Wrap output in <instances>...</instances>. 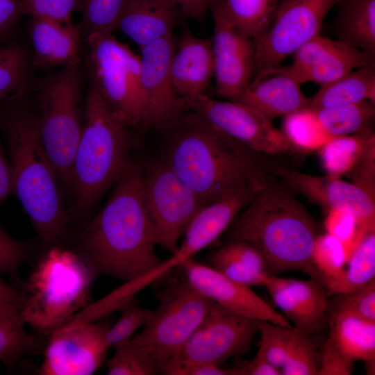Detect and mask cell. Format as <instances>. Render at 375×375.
I'll list each match as a JSON object with an SVG mask.
<instances>
[{
  "mask_svg": "<svg viewBox=\"0 0 375 375\" xmlns=\"http://www.w3.org/2000/svg\"><path fill=\"white\" fill-rule=\"evenodd\" d=\"M154 231L144 202V172L134 163L84 229L80 256L96 275L126 282L156 268Z\"/></svg>",
  "mask_w": 375,
  "mask_h": 375,
  "instance_id": "obj_1",
  "label": "cell"
},
{
  "mask_svg": "<svg viewBox=\"0 0 375 375\" xmlns=\"http://www.w3.org/2000/svg\"><path fill=\"white\" fill-rule=\"evenodd\" d=\"M161 158L203 206L248 186L267 183L253 151L200 117H183Z\"/></svg>",
  "mask_w": 375,
  "mask_h": 375,
  "instance_id": "obj_2",
  "label": "cell"
},
{
  "mask_svg": "<svg viewBox=\"0 0 375 375\" xmlns=\"http://www.w3.org/2000/svg\"><path fill=\"white\" fill-rule=\"evenodd\" d=\"M26 92L0 101V132L8 149L12 193L40 240L53 244L65 233L67 216L58 176L41 144L35 112L26 101Z\"/></svg>",
  "mask_w": 375,
  "mask_h": 375,
  "instance_id": "obj_3",
  "label": "cell"
},
{
  "mask_svg": "<svg viewBox=\"0 0 375 375\" xmlns=\"http://www.w3.org/2000/svg\"><path fill=\"white\" fill-rule=\"evenodd\" d=\"M228 241L253 246L263 256L270 275L300 271L325 288L312 260L318 235L310 215L293 194L268 183L239 212L226 231Z\"/></svg>",
  "mask_w": 375,
  "mask_h": 375,
  "instance_id": "obj_4",
  "label": "cell"
},
{
  "mask_svg": "<svg viewBox=\"0 0 375 375\" xmlns=\"http://www.w3.org/2000/svg\"><path fill=\"white\" fill-rule=\"evenodd\" d=\"M129 129L89 82L70 183L79 216L86 215L132 165Z\"/></svg>",
  "mask_w": 375,
  "mask_h": 375,
  "instance_id": "obj_5",
  "label": "cell"
},
{
  "mask_svg": "<svg viewBox=\"0 0 375 375\" xmlns=\"http://www.w3.org/2000/svg\"><path fill=\"white\" fill-rule=\"evenodd\" d=\"M97 276L78 255L53 247L39 260L25 284L20 316L39 334H51L88 304Z\"/></svg>",
  "mask_w": 375,
  "mask_h": 375,
  "instance_id": "obj_6",
  "label": "cell"
},
{
  "mask_svg": "<svg viewBox=\"0 0 375 375\" xmlns=\"http://www.w3.org/2000/svg\"><path fill=\"white\" fill-rule=\"evenodd\" d=\"M37 126L41 144L63 184H70L83 128L82 63L44 77L38 90Z\"/></svg>",
  "mask_w": 375,
  "mask_h": 375,
  "instance_id": "obj_7",
  "label": "cell"
},
{
  "mask_svg": "<svg viewBox=\"0 0 375 375\" xmlns=\"http://www.w3.org/2000/svg\"><path fill=\"white\" fill-rule=\"evenodd\" d=\"M85 41L89 82L128 128H147V105L140 56L112 34Z\"/></svg>",
  "mask_w": 375,
  "mask_h": 375,
  "instance_id": "obj_8",
  "label": "cell"
},
{
  "mask_svg": "<svg viewBox=\"0 0 375 375\" xmlns=\"http://www.w3.org/2000/svg\"><path fill=\"white\" fill-rule=\"evenodd\" d=\"M158 306L132 341L155 362L159 373L179 354L203 321L214 301L185 278L169 281L158 294Z\"/></svg>",
  "mask_w": 375,
  "mask_h": 375,
  "instance_id": "obj_9",
  "label": "cell"
},
{
  "mask_svg": "<svg viewBox=\"0 0 375 375\" xmlns=\"http://www.w3.org/2000/svg\"><path fill=\"white\" fill-rule=\"evenodd\" d=\"M340 0H279L267 27L252 39L255 71L281 65L303 44L320 35L323 21Z\"/></svg>",
  "mask_w": 375,
  "mask_h": 375,
  "instance_id": "obj_10",
  "label": "cell"
},
{
  "mask_svg": "<svg viewBox=\"0 0 375 375\" xmlns=\"http://www.w3.org/2000/svg\"><path fill=\"white\" fill-rule=\"evenodd\" d=\"M144 197L156 245L174 253L181 234L204 206L162 158L144 172Z\"/></svg>",
  "mask_w": 375,
  "mask_h": 375,
  "instance_id": "obj_11",
  "label": "cell"
},
{
  "mask_svg": "<svg viewBox=\"0 0 375 375\" xmlns=\"http://www.w3.org/2000/svg\"><path fill=\"white\" fill-rule=\"evenodd\" d=\"M188 106L193 113L253 153L293 156L297 152L272 119L247 105L213 99L203 94Z\"/></svg>",
  "mask_w": 375,
  "mask_h": 375,
  "instance_id": "obj_12",
  "label": "cell"
},
{
  "mask_svg": "<svg viewBox=\"0 0 375 375\" xmlns=\"http://www.w3.org/2000/svg\"><path fill=\"white\" fill-rule=\"evenodd\" d=\"M258 333L256 319L214 302L203 321L169 365L206 363L220 366L228 358L251 351L253 338Z\"/></svg>",
  "mask_w": 375,
  "mask_h": 375,
  "instance_id": "obj_13",
  "label": "cell"
},
{
  "mask_svg": "<svg viewBox=\"0 0 375 375\" xmlns=\"http://www.w3.org/2000/svg\"><path fill=\"white\" fill-rule=\"evenodd\" d=\"M210 9L213 22L215 92L227 100L235 101L255 71L253 40L237 28L224 0H212Z\"/></svg>",
  "mask_w": 375,
  "mask_h": 375,
  "instance_id": "obj_14",
  "label": "cell"
},
{
  "mask_svg": "<svg viewBox=\"0 0 375 375\" xmlns=\"http://www.w3.org/2000/svg\"><path fill=\"white\" fill-rule=\"evenodd\" d=\"M176 45L173 33L140 48L141 83L147 105V128H170L190 109L176 92L170 64Z\"/></svg>",
  "mask_w": 375,
  "mask_h": 375,
  "instance_id": "obj_15",
  "label": "cell"
},
{
  "mask_svg": "<svg viewBox=\"0 0 375 375\" xmlns=\"http://www.w3.org/2000/svg\"><path fill=\"white\" fill-rule=\"evenodd\" d=\"M108 322H90L60 332H52L38 369L41 375H90L103 364L110 346L106 334Z\"/></svg>",
  "mask_w": 375,
  "mask_h": 375,
  "instance_id": "obj_16",
  "label": "cell"
},
{
  "mask_svg": "<svg viewBox=\"0 0 375 375\" xmlns=\"http://www.w3.org/2000/svg\"><path fill=\"white\" fill-rule=\"evenodd\" d=\"M275 172L293 190L327 209L353 215L366 231L375 230V203L372 197L354 183L338 177L314 176L290 168L277 167Z\"/></svg>",
  "mask_w": 375,
  "mask_h": 375,
  "instance_id": "obj_17",
  "label": "cell"
},
{
  "mask_svg": "<svg viewBox=\"0 0 375 375\" xmlns=\"http://www.w3.org/2000/svg\"><path fill=\"white\" fill-rule=\"evenodd\" d=\"M180 267L188 281L201 294L219 306L253 319L292 326L286 318L274 310L249 286L237 283L212 267L201 264L192 258Z\"/></svg>",
  "mask_w": 375,
  "mask_h": 375,
  "instance_id": "obj_18",
  "label": "cell"
},
{
  "mask_svg": "<svg viewBox=\"0 0 375 375\" xmlns=\"http://www.w3.org/2000/svg\"><path fill=\"white\" fill-rule=\"evenodd\" d=\"M293 55V62L288 68L298 82L301 85L313 82L320 86L374 60V55L320 35L303 44Z\"/></svg>",
  "mask_w": 375,
  "mask_h": 375,
  "instance_id": "obj_19",
  "label": "cell"
},
{
  "mask_svg": "<svg viewBox=\"0 0 375 375\" xmlns=\"http://www.w3.org/2000/svg\"><path fill=\"white\" fill-rule=\"evenodd\" d=\"M274 303L299 330L320 333L328 326L327 293L319 282L269 275L264 285Z\"/></svg>",
  "mask_w": 375,
  "mask_h": 375,
  "instance_id": "obj_20",
  "label": "cell"
},
{
  "mask_svg": "<svg viewBox=\"0 0 375 375\" xmlns=\"http://www.w3.org/2000/svg\"><path fill=\"white\" fill-rule=\"evenodd\" d=\"M256 74V78L233 101L247 105L272 120L308 108V99L288 66L265 69Z\"/></svg>",
  "mask_w": 375,
  "mask_h": 375,
  "instance_id": "obj_21",
  "label": "cell"
},
{
  "mask_svg": "<svg viewBox=\"0 0 375 375\" xmlns=\"http://www.w3.org/2000/svg\"><path fill=\"white\" fill-rule=\"evenodd\" d=\"M170 73L176 92L188 104L205 94L215 73L212 39L199 38L185 26L172 58Z\"/></svg>",
  "mask_w": 375,
  "mask_h": 375,
  "instance_id": "obj_22",
  "label": "cell"
},
{
  "mask_svg": "<svg viewBox=\"0 0 375 375\" xmlns=\"http://www.w3.org/2000/svg\"><path fill=\"white\" fill-rule=\"evenodd\" d=\"M262 187H245L203 206L187 226L178 252L190 258L211 244Z\"/></svg>",
  "mask_w": 375,
  "mask_h": 375,
  "instance_id": "obj_23",
  "label": "cell"
},
{
  "mask_svg": "<svg viewBox=\"0 0 375 375\" xmlns=\"http://www.w3.org/2000/svg\"><path fill=\"white\" fill-rule=\"evenodd\" d=\"M33 67L44 69L81 63V35L72 22L32 19L29 26Z\"/></svg>",
  "mask_w": 375,
  "mask_h": 375,
  "instance_id": "obj_24",
  "label": "cell"
},
{
  "mask_svg": "<svg viewBox=\"0 0 375 375\" xmlns=\"http://www.w3.org/2000/svg\"><path fill=\"white\" fill-rule=\"evenodd\" d=\"M183 18L180 10L165 0H128L116 30L141 48L172 33Z\"/></svg>",
  "mask_w": 375,
  "mask_h": 375,
  "instance_id": "obj_25",
  "label": "cell"
},
{
  "mask_svg": "<svg viewBox=\"0 0 375 375\" xmlns=\"http://www.w3.org/2000/svg\"><path fill=\"white\" fill-rule=\"evenodd\" d=\"M328 327L325 342L349 362L362 361L367 374H374L375 321L342 316L331 322Z\"/></svg>",
  "mask_w": 375,
  "mask_h": 375,
  "instance_id": "obj_26",
  "label": "cell"
},
{
  "mask_svg": "<svg viewBox=\"0 0 375 375\" xmlns=\"http://www.w3.org/2000/svg\"><path fill=\"white\" fill-rule=\"evenodd\" d=\"M212 267L240 284L264 285L269 274L262 254L251 244L231 240L213 253Z\"/></svg>",
  "mask_w": 375,
  "mask_h": 375,
  "instance_id": "obj_27",
  "label": "cell"
},
{
  "mask_svg": "<svg viewBox=\"0 0 375 375\" xmlns=\"http://www.w3.org/2000/svg\"><path fill=\"white\" fill-rule=\"evenodd\" d=\"M364 101L375 103L374 60L331 83L320 86L308 99V108L318 110Z\"/></svg>",
  "mask_w": 375,
  "mask_h": 375,
  "instance_id": "obj_28",
  "label": "cell"
},
{
  "mask_svg": "<svg viewBox=\"0 0 375 375\" xmlns=\"http://www.w3.org/2000/svg\"><path fill=\"white\" fill-rule=\"evenodd\" d=\"M334 22L338 40L375 55V0H340Z\"/></svg>",
  "mask_w": 375,
  "mask_h": 375,
  "instance_id": "obj_29",
  "label": "cell"
},
{
  "mask_svg": "<svg viewBox=\"0 0 375 375\" xmlns=\"http://www.w3.org/2000/svg\"><path fill=\"white\" fill-rule=\"evenodd\" d=\"M375 141L371 128L333 138L318 151L328 175L338 177L351 172L359 162L368 145Z\"/></svg>",
  "mask_w": 375,
  "mask_h": 375,
  "instance_id": "obj_30",
  "label": "cell"
},
{
  "mask_svg": "<svg viewBox=\"0 0 375 375\" xmlns=\"http://www.w3.org/2000/svg\"><path fill=\"white\" fill-rule=\"evenodd\" d=\"M24 325L19 308L0 306V361L8 368L40 349V339L26 332Z\"/></svg>",
  "mask_w": 375,
  "mask_h": 375,
  "instance_id": "obj_31",
  "label": "cell"
},
{
  "mask_svg": "<svg viewBox=\"0 0 375 375\" xmlns=\"http://www.w3.org/2000/svg\"><path fill=\"white\" fill-rule=\"evenodd\" d=\"M342 275L326 283L329 295L353 291L374 278L375 231L368 232L351 254Z\"/></svg>",
  "mask_w": 375,
  "mask_h": 375,
  "instance_id": "obj_32",
  "label": "cell"
},
{
  "mask_svg": "<svg viewBox=\"0 0 375 375\" xmlns=\"http://www.w3.org/2000/svg\"><path fill=\"white\" fill-rule=\"evenodd\" d=\"M256 324L260 333L258 350L280 370L310 335L294 326H283L258 319Z\"/></svg>",
  "mask_w": 375,
  "mask_h": 375,
  "instance_id": "obj_33",
  "label": "cell"
},
{
  "mask_svg": "<svg viewBox=\"0 0 375 375\" xmlns=\"http://www.w3.org/2000/svg\"><path fill=\"white\" fill-rule=\"evenodd\" d=\"M374 103L364 101L314 110L325 130L332 136L338 137L371 128Z\"/></svg>",
  "mask_w": 375,
  "mask_h": 375,
  "instance_id": "obj_34",
  "label": "cell"
},
{
  "mask_svg": "<svg viewBox=\"0 0 375 375\" xmlns=\"http://www.w3.org/2000/svg\"><path fill=\"white\" fill-rule=\"evenodd\" d=\"M282 131L296 150L301 152L319 150L335 138L325 130L315 111L309 108L285 116Z\"/></svg>",
  "mask_w": 375,
  "mask_h": 375,
  "instance_id": "obj_35",
  "label": "cell"
},
{
  "mask_svg": "<svg viewBox=\"0 0 375 375\" xmlns=\"http://www.w3.org/2000/svg\"><path fill=\"white\" fill-rule=\"evenodd\" d=\"M128 0H83L82 19L78 26L85 40L92 37L112 35Z\"/></svg>",
  "mask_w": 375,
  "mask_h": 375,
  "instance_id": "obj_36",
  "label": "cell"
},
{
  "mask_svg": "<svg viewBox=\"0 0 375 375\" xmlns=\"http://www.w3.org/2000/svg\"><path fill=\"white\" fill-rule=\"evenodd\" d=\"M31 67V59L20 45H0V101L28 90Z\"/></svg>",
  "mask_w": 375,
  "mask_h": 375,
  "instance_id": "obj_37",
  "label": "cell"
},
{
  "mask_svg": "<svg viewBox=\"0 0 375 375\" xmlns=\"http://www.w3.org/2000/svg\"><path fill=\"white\" fill-rule=\"evenodd\" d=\"M279 0H224L226 9L237 28L251 39L269 25Z\"/></svg>",
  "mask_w": 375,
  "mask_h": 375,
  "instance_id": "obj_38",
  "label": "cell"
},
{
  "mask_svg": "<svg viewBox=\"0 0 375 375\" xmlns=\"http://www.w3.org/2000/svg\"><path fill=\"white\" fill-rule=\"evenodd\" d=\"M328 324L342 316H353L375 321V278L362 287L328 299Z\"/></svg>",
  "mask_w": 375,
  "mask_h": 375,
  "instance_id": "obj_39",
  "label": "cell"
},
{
  "mask_svg": "<svg viewBox=\"0 0 375 375\" xmlns=\"http://www.w3.org/2000/svg\"><path fill=\"white\" fill-rule=\"evenodd\" d=\"M115 347L107 362L109 375H153L159 369L153 360L130 338Z\"/></svg>",
  "mask_w": 375,
  "mask_h": 375,
  "instance_id": "obj_40",
  "label": "cell"
},
{
  "mask_svg": "<svg viewBox=\"0 0 375 375\" xmlns=\"http://www.w3.org/2000/svg\"><path fill=\"white\" fill-rule=\"evenodd\" d=\"M312 260L326 283L338 279L344 269L347 256L342 243L328 233L317 235L315 239Z\"/></svg>",
  "mask_w": 375,
  "mask_h": 375,
  "instance_id": "obj_41",
  "label": "cell"
},
{
  "mask_svg": "<svg viewBox=\"0 0 375 375\" xmlns=\"http://www.w3.org/2000/svg\"><path fill=\"white\" fill-rule=\"evenodd\" d=\"M118 310L121 312L120 317L109 327L106 334V340L110 347L130 339L136 330L150 321L153 315L152 310L140 306L135 299L124 304Z\"/></svg>",
  "mask_w": 375,
  "mask_h": 375,
  "instance_id": "obj_42",
  "label": "cell"
},
{
  "mask_svg": "<svg viewBox=\"0 0 375 375\" xmlns=\"http://www.w3.org/2000/svg\"><path fill=\"white\" fill-rule=\"evenodd\" d=\"M324 227L327 233L342 243L347 252V260L363 237L372 231L362 228L353 215L336 209L328 210Z\"/></svg>",
  "mask_w": 375,
  "mask_h": 375,
  "instance_id": "obj_43",
  "label": "cell"
},
{
  "mask_svg": "<svg viewBox=\"0 0 375 375\" xmlns=\"http://www.w3.org/2000/svg\"><path fill=\"white\" fill-rule=\"evenodd\" d=\"M83 0H18L22 15L32 19L72 23V13L80 9Z\"/></svg>",
  "mask_w": 375,
  "mask_h": 375,
  "instance_id": "obj_44",
  "label": "cell"
},
{
  "mask_svg": "<svg viewBox=\"0 0 375 375\" xmlns=\"http://www.w3.org/2000/svg\"><path fill=\"white\" fill-rule=\"evenodd\" d=\"M317 335H311L306 340L281 368L282 375H317L320 365V342Z\"/></svg>",
  "mask_w": 375,
  "mask_h": 375,
  "instance_id": "obj_45",
  "label": "cell"
},
{
  "mask_svg": "<svg viewBox=\"0 0 375 375\" xmlns=\"http://www.w3.org/2000/svg\"><path fill=\"white\" fill-rule=\"evenodd\" d=\"M28 255V248L0 228V274L14 275Z\"/></svg>",
  "mask_w": 375,
  "mask_h": 375,
  "instance_id": "obj_46",
  "label": "cell"
},
{
  "mask_svg": "<svg viewBox=\"0 0 375 375\" xmlns=\"http://www.w3.org/2000/svg\"><path fill=\"white\" fill-rule=\"evenodd\" d=\"M375 141L371 142L362 158L348 174L354 184L374 197V151Z\"/></svg>",
  "mask_w": 375,
  "mask_h": 375,
  "instance_id": "obj_47",
  "label": "cell"
},
{
  "mask_svg": "<svg viewBox=\"0 0 375 375\" xmlns=\"http://www.w3.org/2000/svg\"><path fill=\"white\" fill-rule=\"evenodd\" d=\"M320 365L317 375H349L353 364L340 356L325 341L319 349Z\"/></svg>",
  "mask_w": 375,
  "mask_h": 375,
  "instance_id": "obj_48",
  "label": "cell"
},
{
  "mask_svg": "<svg viewBox=\"0 0 375 375\" xmlns=\"http://www.w3.org/2000/svg\"><path fill=\"white\" fill-rule=\"evenodd\" d=\"M166 375H244V367L224 369L213 364H170L162 372Z\"/></svg>",
  "mask_w": 375,
  "mask_h": 375,
  "instance_id": "obj_49",
  "label": "cell"
},
{
  "mask_svg": "<svg viewBox=\"0 0 375 375\" xmlns=\"http://www.w3.org/2000/svg\"><path fill=\"white\" fill-rule=\"evenodd\" d=\"M21 16L18 0H0V41L12 31Z\"/></svg>",
  "mask_w": 375,
  "mask_h": 375,
  "instance_id": "obj_50",
  "label": "cell"
},
{
  "mask_svg": "<svg viewBox=\"0 0 375 375\" xmlns=\"http://www.w3.org/2000/svg\"><path fill=\"white\" fill-rule=\"evenodd\" d=\"M176 6L184 17L197 20L203 18L212 0H165Z\"/></svg>",
  "mask_w": 375,
  "mask_h": 375,
  "instance_id": "obj_51",
  "label": "cell"
},
{
  "mask_svg": "<svg viewBox=\"0 0 375 375\" xmlns=\"http://www.w3.org/2000/svg\"><path fill=\"white\" fill-rule=\"evenodd\" d=\"M244 375H281V370L271 364L258 350L256 357L244 366Z\"/></svg>",
  "mask_w": 375,
  "mask_h": 375,
  "instance_id": "obj_52",
  "label": "cell"
},
{
  "mask_svg": "<svg viewBox=\"0 0 375 375\" xmlns=\"http://www.w3.org/2000/svg\"><path fill=\"white\" fill-rule=\"evenodd\" d=\"M12 193V172L0 140V204Z\"/></svg>",
  "mask_w": 375,
  "mask_h": 375,
  "instance_id": "obj_53",
  "label": "cell"
},
{
  "mask_svg": "<svg viewBox=\"0 0 375 375\" xmlns=\"http://www.w3.org/2000/svg\"><path fill=\"white\" fill-rule=\"evenodd\" d=\"M23 294L0 278V306L21 309Z\"/></svg>",
  "mask_w": 375,
  "mask_h": 375,
  "instance_id": "obj_54",
  "label": "cell"
}]
</instances>
